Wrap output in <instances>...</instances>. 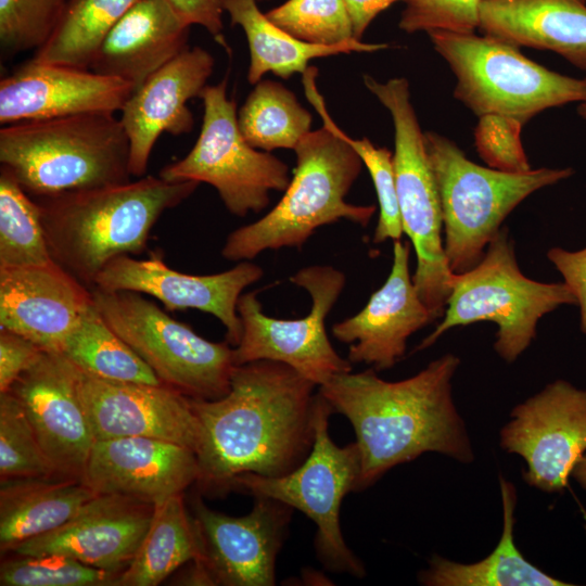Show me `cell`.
Returning a JSON list of instances; mask_svg holds the SVG:
<instances>
[{"mask_svg": "<svg viewBox=\"0 0 586 586\" xmlns=\"http://www.w3.org/2000/svg\"><path fill=\"white\" fill-rule=\"evenodd\" d=\"M316 387L282 362L256 360L234 367L224 396L190 397L202 431L200 488L221 493L245 473L281 476L296 469L315 440Z\"/></svg>", "mask_w": 586, "mask_h": 586, "instance_id": "1", "label": "cell"}, {"mask_svg": "<svg viewBox=\"0 0 586 586\" xmlns=\"http://www.w3.org/2000/svg\"><path fill=\"white\" fill-rule=\"evenodd\" d=\"M460 359L446 354L419 373L385 381L372 370L333 377L318 387L331 406L351 422L360 456L358 489L393 467L429 451L460 462L473 460L464 423L451 392Z\"/></svg>", "mask_w": 586, "mask_h": 586, "instance_id": "2", "label": "cell"}, {"mask_svg": "<svg viewBox=\"0 0 586 586\" xmlns=\"http://www.w3.org/2000/svg\"><path fill=\"white\" fill-rule=\"evenodd\" d=\"M199 184L143 176L120 184L33 199L40 208L53 262L91 290L112 259L143 253L161 216L187 200Z\"/></svg>", "mask_w": 586, "mask_h": 586, "instance_id": "3", "label": "cell"}, {"mask_svg": "<svg viewBox=\"0 0 586 586\" xmlns=\"http://www.w3.org/2000/svg\"><path fill=\"white\" fill-rule=\"evenodd\" d=\"M130 144L115 114L85 113L0 129V163L31 198L130 181Z\"/></svg>", "mask_w": 586, "mask_h": 586, "instance_id": "4", "label": "cell"}, {"mask_svg": "<svg viewBox=\"0 0 586 586\" xmlns=\"http://www.w3.org/2000/svg\"><path fill=\"white\" fill-rule=\"evenodd\" d=\"M296 167L281 200L258 220L230 232L221 256L251 260L267 250H301L316 229L341 219L366 227L375 205L345 201L364 166L356 151L327 127L306 133L296 148Z\"/></svg>", "mask_w": 586, "mask_h": 586, "instance_id": "5", "label": "cell"}, {"mask_svg": "<svg viewBox=\"0 0 586 586\" xmlns=\"http://www.w3.org/2000/svg\"><path fill=\"white\" fill-rule=\"evenodd\" d=\"M424 140L440 194L444 250L454 273L483 258L502 221L522 201L574 174L570 167L501 171L475 164L443 135L428 131Z\"/></svg>", "mask_w": 586, "mask_h": 586, "instance_id": "6", "label": "cell"}, {"mask_svg": "<svg viewBox=\"0 0 586 586\" xmlns=\"http://www.w3.org/2000/svg\"><path fill=\"white\" fill-rule=\"evenodd\" d=\"M428 35L456 77L454 97L477 117L500 114L525 125L545 110L586 102V77L550 71L514 44L475 31Z\"/></svg>", "mask_w": 586, "mask_h": 586, "instance_id": "7", "label": "cell"}, {"mask_svg": "<svg viewBox=\"0 0 586 586\" xmlns=\"http://www.w3.org/2000/svg\"><path fill=\"white\" fill-rule=\"evenodd\" d=\"M561 305H577L571 289L564 282L545 283L525 277L507 228H500L473 268L454 273L443 319L417 351L431 346L455 327L491 321L498 326L495 351L513 362L535 339L539 319Z\"/></svg>", "mask_w": 586, "mask_h": 586, "instance_id": "8", "label": "cell"}, {"mask_svg": "<svg viewBox=\"0 0 586 586\" xmlns=\"http://www.w3.org/2000/svg\"><path fill=\"white\" fill-rule=\"evenodd\" d=\"M362 80L393 120V163L403 230L417 258L412 282L436 319L446 309L454 272L444 250L438 189L424 133L410 101L409 82L404 77L379 81L370 75H364Z\"/></svg>", "mask_w": 586, "mask_h": 586, "instance_id": "9", "label": "cell"}, {"mask_svg": "<svg viewBox=\"0 0 586 586\" xmlns=\"http://www.w3.org/2000/svg\"><path fill=\"white\" fill-rule=\"evenodd\" d=\"M107 326L151 368L163 385L191 398L228 393L235 367L233 347L211 342L132 291L91 289Z\"/></svg>", "mask_w": 586, "mask_h": 586, "instance_id": "10", "label": "cell"}, {"mask_svg": "<svg viewBox=\"0 0 586 586\" xmlns=\"http://www.w3.org/2000/svg\"><path fill=\"white\" fill-rule=\"evenodd\" d=\"M332 413L319 393L315 440L306 459L281 476L242 474L233 480L231 489L269 497L305 513L316 524L315 547L322 563L335 572L361 577L364 565L348 548L340 526L342 500L359 487L360 456L356 443L344 447L333 443L329 434Z\"/></svg>", "mask_w": 586, "mask_h": 586, "instance_id": "11", "label": "cell"}, {"mask_svg": "<svg viewBox=\"0 0 586 586\" xmlns=\"http://www.w3.org/2000/svg\"><path fill=\"white\" fill-rule=\"evenodd\" d=\"M200 99L203 118L198 140L183 158L164 166L158 176L167 181L211 184L226 208L238 217L264 211L270 203V192L284 191L289 186L288 165L243 138L237 103L227 95V77L207 85Z\"/></svg>", "mask_w": 586, "mask_h": 586, "instance_id": "12", "label": "cell"}, {"mask_svg": "<svg viewBox=\"0 0 586 586\" xmlns=\"http://www.w3.org/2000/svg\"><path fill=\"white\" fill-rule=\"evenodd\" d=\"M290 281L310 296L309 313L298 319L273 318L263 311L256 292L242 294L238 302L242 333L233 347V361L235 366L256 360L282 362L319 387L353 368L333 348L326 330V318L346 277L332 266L313 265L301 268Z\"/></svg>", "mask_w": 586, "mask_h": 586, "instance_id": "13", "label": "cell"}, {"mask_svg": "<svg viewBox=\"0 0 586 586\" xmlns=\"http://www.w3.org/2000/svg\"><path fill=\"white\" fill-rule=\"evenodd\" d=\"M292 507L255 496L251 512L230 517L192 501V520L200 544L191 578L200 585L272 586L276 560L285 537Z\"/></svg>", "mask_w": 586, "mask_h": 586, "instance_id": "14", "label": "cell"}, {"mask_svg": "<svg viewBox=\"0 0 586 586\" xmlns=\"http://www.w3.org/2000/svg\"><path fill=\"white\" fill-rule=\"evenodd\" d=\"M500 445L525 460L523 477L531 486L562 491L586 453V390L564 380L548 384L514 407Z\"/></svg>", "mask_w": 586, "mask_h": 586, "instance_id": "15", "label": "cell"}, {"mask_svg": "<svg viewBox=\"0 0 586 586\" xmlns=\"http://www.w3.org/2000/svg\"><path fill=\"white\" fill-rule=\"evenodd\" d=\"M74 368L94 442L153 437L187 446L196 454L202 431L190 397L163 384L110 381Z\"/></svg>", "mask_w": 586, "mask_h": 586, "instance_id": "16", "label": "cell"}, {"mask_svg": "<svg viewBox=\"0 0 586 586\" xmlns=\"http://www.w3.org/2000/svg\"><path fill=\"white\" fill-rule=\"evenodd\" d=\"M262 277L263 269L249 260L218 273L190 275L170 268L161 255L151 254L143 259L123 255L106 264L94 288L146 294L169 311L196 309L211 314L224 324L226 340L234 347L242 333L239 298Z\"/></svg>", "mask_w": 586, "mask_h": 586, "instance_id": "17", "label": "cell"}, {"mask_svg": "<svg viewBox=\"0 0 586 586\" xmlns=\"http://www.w3.org/2000/svg\"><path fill=\"white\" fill-rule=\"evenodd\" d=\"M9 392L21 403L56 474L81 480L94 437L74 365L61 353L42 351Z\"/></svg>", "mask_w": 586, "mask_h": 586, "instance_id": "18", "label": "cell"}, {"mask_svg": "<svg viewBox=\"0 0 586 586\" xmlns=\"http://www.w3.org/2000/svg\"><path fill=\"white\" fill-rule=\"evenodd\" d=\"M153 514V505L116 494H98L65 524L18 544L10 552L60 555L122 573L137 555Z\"/></svg>", "mask_w": 586, "mask_h": 586, "instance_id": "19", "label": "cell"}, {"mask_svg": "<svg viewBox=\"0 0 586 586\" xmlns=\"http://www.w3.org/2000/svg\"><path fill=\"white\" fill-rule=\"evenodd\" d=\"M132 91L131 84L116 77L31 59L0 80V123L115 114Z\"/></svg>", "mask_w": 586, "mask_h": 586, "instance_id": "20", "label": "cell"}, {"mask_svg": "<svg viewBox=\"0 0 586 586\" xmlns=\"http://www.w3.org/2000/svg\"><path fill=\"white\" fill-rule=\"evenodd\" d=\"M214 66L207 50L189 47L132 91L119 118L129 139L131 176L145 175L151 152L164 132L181 136L192 131L194 117L188 102L200 98Z\"/></svg>", "mask_w": 586, "mask_h": 586, "instance_id": "21", "label": "cell"}, {"mask_svg": "<svg viewBox=\"0 0 586 586\" xmlns=\"http://www.w3.org/2000/svg\"><path fill=\"white\" fill-rule=\"evenodd\" d=\"M198 477L194 450L139 436L95 441L81 481L97 494L127 496L155 506L182 494Z\"/></svg>", "mask_w": 586, "mask_h": 586, "instance_id": "22", "label": "cell"}, {"mask_svg": "<svg viewBox=\"0 0 586 586\" xmlns=\"http://www.w3.org/2000/svg\"><path fill=\"white\" fill-rule=\"evenodd\" d=\"M93 304L89 288L55 262L0 268V328L60 353Z\"/></svg>", "mask_w": 586, "mask_h": 586, "instance_id": "23", "label": "cell"}, {"mask_svg": "<svg viewBox=\"0 0 586 586\" xmlns=\"http://www.w3.org/2000/svg\"><path fill=\"white\" fill-rule=\"evenodd\" d=\"M410 243L393 242V265L383 285L356 315L332 326L349 344L347 359L375 370L393 367L405 354L408 337L435 318L421 301L409 272Z\"/></svg>", "mask_w": 586, "mask_h": 586, "instance_id": "24", "label": "cell"}, {"mask_svg": "<svg viewBox=\"0 0 586 586\" xmlns=\"http://www.w3.org/2000/svg\"><path fill=\"white\" fill-rule=\"evenodd\" d=\"M190 27L165 0H139L105 37L90 71L123 79L136 90L189 48Z\"/></svg>", "mask_w": 586, "mask_h": 586, "instance_id": "25", "label": "cell"}, {"mask_svg": "<svg viewBox=\"0 0 586 586\" xmlns=\"http://www.w3.org/2000/svg\"><path fill=\"white\" fill-rule=\"evenodd\" d=\"M479 29L519 48L556 52L586 72L584 0H482Z\"/></svg>", "mask_w": 586, "mask_h": 586, "instance_id": "26", "label": "cell"}, {"mask_svg": "<svg viewBox=\"0 0 586 586\" xmlns=\"http://www.w3.org/2000/svg\"><path fill=\"white\" fill-rule=\"evenodd\" d=\"M97 495L75 477L0 479L1 552L62 526Z\"/></svg>", "mask_w": 586, "mask_h": 586, "instance_id": "27", "label": "cell"}, {"mask_svg": "<svg viewBox=\"0 0 586 586\" xmlns=\"http://www.w3.org/2000/svg\"><path fill=\"white\" fill-rule=\"evenodd\" d=\"M225 11L233 26H240L250 50L247 80L255 85L267 73L288 79L304 74L314 59L341 53L375 52L386 43H367L352 39L334 46L302 41L271 23L258 8L256 0H225Z\"/></svg>", "mask_w": 586, "mask_h": 586, "instance_id": "28", "label": "cell"}, {"mask_svg": "<svg viewBox=\"0 0 586 586\" xmlns=\"http://www.w3.org/2000/svg\"><path fill=\"white\" fill-rule=\"evenodd\" d=\"M504 530L500 540L485 559L471 564L457 563L433 556L419 582L429 586H566L528 562L513 539L515 489L500 479Z\"/></svg>", "mask_w": 586, "mask_h": 586, "instance_id": "29", "label": "cell"}, {"mask_svg": "<svg viewBox=\"0 0 586 586\" xmlns=\"http://www.w3.org/2000/svg\"><path fill=\"white\" fill-rule=\"evenodd\" d=\"M200 558L192 515L182 494L154 506L150 527L131 563L119 574L117 586H155L179 566Z\"/></svg>", "mask_w": 586, "mask_h": 586, "instance_id": "30", "label": "cell"}, {"mask_svg": "<svg viewBox=\"0 0 586 586\" xmlns=\"http://www.w3.org/2000/svg\"><path fill=\"white\" fill-rule=\"evenodd\" d=\"M137 1L67 0L54 31L33 60L90 69L105 37Z\"/></svg>", "mask_w": 586, "mask_h": 586, "instance_id": "31", "label": "cell"}, {"mask_svg": "<svg viewBox=\"0 0 586 586\" xmlns=\"http://www.w3.org/2000/svg\"><path fill=\"white\" fill-rule=\"evenodd\" d=\"M78 369L110 381L162 384L151 368L104 321L92 304L60 352Z\"/></svg>", "mask_w": 586, "mask_h": 586, "instance_id": "32", "label": "cell"}, {"mask_svg": "<svg viewBox=\"0 0 586 586\" xmlns=\"http://www.w3.org/2000/svg\"><path fill=\"white\" fill-rule=\"evenodd\" d=\"M311 114L280 82L259 80L238 110L239 129L255 149H295L310 131Z\"/></svg>", "mask_w": 586, "mask_h": 586, "instance_id": "33", "label": "cell"}, {"mask_svg": "<svg viewBox=\"0 0 586 586\" xmlns=\"http://www.w3.org/2000/svg\"><path fill=\"white\" fill-rule=\"evenodd\" d=\"M38 203L0 169V268L52 262Z\"/></svg>", "mask_w": 586, "mask_h": 586, "instance_id": "34", "label": "cell"}, {"mask_svg": "<svg viewBox=\"0 0 586 586\" xmlns=\"http://www.w3.org/2000/svg\"><path fill=\"white\" fill-rule=\"evenodd\" d=\"M317 76L318 73L315 67H309L303 74V85L308 101L321 116L323 126L342 137L356 151L372 179L380 209L373 242L382 243L387 239L400 240L404 230L395 181L393 153L386 148L375 146L367 138H351L335 124L327 111L323 98L318 92Z\"/></svg>", "mask_w": 586, "mask_h": 586, "instance_id": "35", "label": "cell"}, {"mask_svg": "<svg viewBox=\"0 0 586 586\" xmlns=\"http://www.w3.org/2000/svg\"><path fill=\"white\" fill-rule=\"evenodd\" d=\"M59 476L18 399L0 393V479Z\"/></svg>", "mask_w": 586, "mask_h": 586, "instance_id": "36", "label": "cell"}, {"mask_svg": "<svg viewBox=\"0 0 586 586\" xmlns=\"http://www.w3.org/2000/svg\"><path fill=\"white\" fill-rule=\"evenodd\" d=\"M265 15L276 26L305 42L334 46L355 39L343 0H286Z\"/></svg>", "mask_w": 586, "mask_h": 586, "instance_id": "37", "label": "cell"}, {"mask_svg": "<svg viewBox=\"0 0 586 586\" xmlns=\"http://www.w3.org/2000/svg\"><path fill=\"white\" fill-rule=\"evenodd\" d=\"M12 555L1 562V586H111L120 574L60 555Z\"/></svg>", "mask_w": 586, "mask_h": 586, "instance_id": "38", "label": "cell"}, {"mask_svg": "<svg viewBox=\"0 0 586 586\" xmlns=\"http://www.w3.org/2000/svg\"><path fill=\"white\" fill-rule=\"evenodd\" d=\"M67 0H0V47L13 55L41 48L59 24Z\"/></svg>", "mask_w": 586, "mask_h": 586, "instance_id": "39", "label": "cell"}, {"mask_svg": "<svg viewBox=\"0 0 586 586\" xmlns=\"http://www.w3.org/2000/svg\"><path fill=\"white\" fill-rule=\"evenodd\" d=\"M523 124L506 115L485 114L474 129L475 149L488 167L508 171H528L531 165L521 140Z\"/></svg>", "mask_w": 586, "mask_h": 586, "instance_id": "40", "label": "cell"}, {"mask_svg": "<svg viewBox=\"0 0 586 586\" xmlns=\"http://www.w3.org/2000/svg\"><path fill=\"white\" fill-rule=\"evenodd\" d=\"M482 0H406L398 27L408 33H474Z\"/></svg>", "mask_w": 586, "mask_h": 586, "instance_id": "41", "label": "cell"}, {"mask_svg": "<svg viewBox=\"0 0 586 586\" xmlns=\"http://www.w3.org/2000/svg\"><path fill=\"white\" fill-rule=\"evenodd\" d=\"M42 351L30 340L0 328V393L9 392Z\"/></svg>", "mask_w": 586, "mask_h": 586, "instance_id": "42", "label": "cell"}, {"mask_svg": "<svg viewBox=\"0 0 586 586\" xmlns=\"http://www.w3.org/2000/svg\"><path fill=\"white\" fill-rule=\"evenodd\" d=\"M547 257L574 294L579 307L581 331L586 334V247L578 251L551 247Z\"/></svg>", "mask_w": 586, "mask_h": 586, "instance_id": "43", "label": "cell"}, {"mask_svg": "<svg viewBox=\"0 0 586 586\" xmlns=\"http://www.w3.org/2000/svg\"><path fill=\"white\" fill-rule=\"evenodd\" d=\"M188 25L205 28L214 39L228 49L224 35L225 0H165Z\"/></svg>", "mask_w": 586, "mask_h": 586, "instance_id": "44", "label": "cell"}, {"mask_svg": "<svg viewBox=\"0 0 586 586\" xmlns=\"http://www.w3.org/2000/svg\"><path fill=\"white\" fill-rule=\"evenodd\" d=\"M352 20L354 37L361 40L372 21L397 1L406 0H343Z\"/></svg>", "mask_w": 586, "mask_h": 586, "instance_id": "45", "label": "cell"}, {"mask_svg": "<svg viewBox=\"0 0 586 586\" xmlns=\"http://www.w3.org/2000/svg\"><path fill=\"white\" fill-rule=\"evenodd\" d=\"M571 475L586 491V453L576 463Z\"/></svg>", "mask_w": 586, "mask_h": 586, "instance_id": "46", "label": "cell"}, {"mask_svg": "<svg viewBox=\"0 0 586 586\" xmlns=\"http://www.w3.org/2000/svg\"><path fill=\"white\" fill-rule=\"evenodd\" d=\"M577 113L581 117L586 119V102H583L578 105Z\"/></svg>", "mask_w": 586, "mask_h": 586, "instance_id": "47", "label": "cell"}, {"mask_svg": "<svg viewBox=\"0 0 586 586\" xmlns=\"http://www.w3.org/2000/svg\"><path fill=\"white\" fill-rule=\"evenodd\" d=\"M257 2H264V1H268V0H256Z\"/></svg>", "mask_w": 586, "mask_h": 586, "instance_id": "48", "label": "cell"}, {"mask_svg": "<svg viewBox=\"0 0 586 586\" xmlns=\"http://www.w3.org/2000/svg\"><path fill=\"white\" fill-rule=\"evenodd\" d=\"M584 1H586V0H584Z\"/></svg>", "mask_w": 586, "mask_h": 586, "instance_id": "49", "label": "cell"}]
</instances>
